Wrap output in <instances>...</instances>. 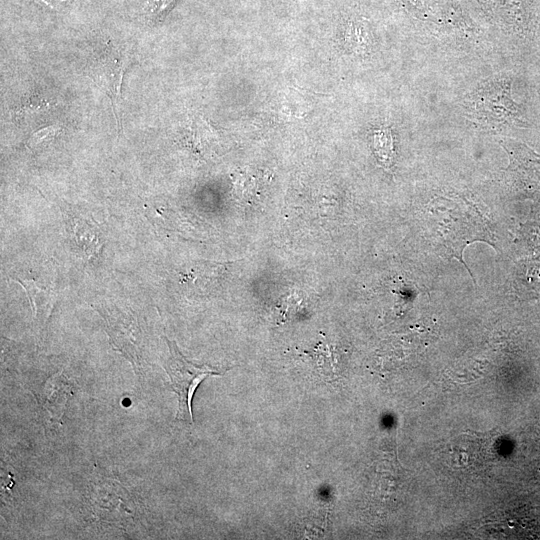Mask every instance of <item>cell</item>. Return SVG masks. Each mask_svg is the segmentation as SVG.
I'll list each match as a JSON object with an SVG mask.
<instances>
[{"label": "cell", "mask_w": 540, "mask_h": 540, "mask_svg": "<svg viewBox=\"0 0 540 540\" xmlns=\"http://www.w3.org/2000/svg\"><path fill=\"white\" fill-rule=\"evenodd\" d=\"M429 217V228L434 233L437 245L445 254L460 262L469 244L482 241L493 245V236L486 218L464 199L434 200Z\"/></svg>", "instance_id": "obj_1"}, {"label": "cell", "mask_w": 540, "mask_h": 540, "mask_svg": "<svg viewBox=\"0 0 540 540\" xmlns=\"http://www.w3.org/2000/svg\"><path fill=\"white\" fill-rule=\"evenodd\" d=\"M166 342L169 353L165 361V370L178 396L176 418L192 423L191 403L196 388L204 379L211 375H219L220 372L190 362L181 354L174 341L166 338Z\"/></svg>", "instance_id": "obj_2"}, {"label": "cell", "mask_w": 540, "mask_h": 540, "mask_svg": "<svg viewBox=\"0 0 540 540\" xmlns=\"http://www.w3.org/2000/svg\"><path fill=\"white\" fill-rule=\"evenodd\" d=\"M127 62V56L123 51L110 46L92 65V78L109 96L118 123L119 118L116 108Z\"/></svg>", "instance_id": "obj_3"}, {"label": "cell", "mask_w": 540, "mask_h": 540, "mask_svg": "<svg viewBox=\"0 0 540 540\" xmlns=\"http://www.w3.org/2000/svg\"><path fill=\"white\" fill-rule=\"evenodd\" d=\"M509 91V84L504 83L486 88L477 101L478 113L495 122L521 123L519 106L511 99Z\"/></svg>", "instance_id": "obj_4"}, {"label": "cell", "mask_w": 540, "mask_h": 540, "mask_svg": "<svg viewBox=\"0 0 540 540\" xmlns=\"http://www.w3.org/2000/svg\"><path fill=\"white\" fill-rule=\"evenodd\" d=\"M70 394V384L63 373L59 372L46 381L39 401L50 417L59 421L66 409Z\"/></svg>", "instance_id": "obj_5"}, {"label": "cell", "mask_w": 540, "mask_h": 540, "mask_svg": "<svg viewBox=\"0 0 540 540\" xmlns=\"http://www.w3.org/2000/svg\"><path fill=\"white\" fill-rule=\"evenodd\" d=\"M18 282L26 291L35 317L39 320L46 319L53 308V293L47 289L39 288L32 280H19Z\"/></svg>", "instance_id": "obj_6"}, {"label": "cell", "mask_w": 540, "mask_h": 540, "mask_svg": "<svg viewBox=\"0 0 540 540\" xmlns=\"http://www.w3.org/2000/svg\"><path fill=\"white\" fill-rule=\"evenodd\" d=\"M514 163L529 177L540 181V156L521 143L509 142L505 146Z\"/></svg>", "instance_id": "obj_7"}, {"label": "cell", "mask_w": 540, "mask_h": 540, "mask_svg": "<svg viewBox=\"0 0 540 540\" xmlns=\"http://www.w3.org/2000/svg\"><path fill=\"white\" fill-rule=\"evenodd\" d=\"M374 149L378 159L386 166L392 161V137L388 130L381 129L374 133Z\"/></svg>", "instance_id": "obj_8"}, {"label": "cell", "mask_w": 540, "mask_h": 540, "mask_svg": "<svg viewBox=\"0 0 540 540\" xmlns=\"http://www.w3.org/2000/svg\"><path fill=\"white\" fill-rule=\"evenodd\" d=\"M60 127L58 125H52L45 128H42L31 135L28 139L27 146L30 148L38 145L47 138H52L58 131Z\"/></svg>", "instance_id": "obj_9"}]
</instances>
